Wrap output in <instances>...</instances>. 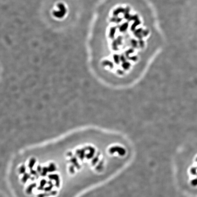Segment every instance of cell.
<instances>
[{"label": "cell", "instance_id": "cell-2", "mask_svg": "<svg viewBox=\"0 0 197 197\" xmlns=\"http://www.w3.org/2000/svg\"><path fill=\"white\" fill-rule=\"evenodd\" d=\"M68 9L65 3L60 2L54 5L52 10V14L53 17L58 20L62 19L68 15Z\"/></svg>", "mask_w": 197, "mask_h": 197}, {"label": "cell", "instance_id": "cell-1", "mask_svg": "<svg viewBox=\"0 0 197 197\" xmlns=\"http://www.w3.org/2000/svg\"><path fill=\"white\" fill-rule=\"evenodd\" d=\"M181 164L188 180L194 185L197 184V149L184 157Z\"/></svg>", "mask_w": 197, "mask_h": 197}]
</instances>
